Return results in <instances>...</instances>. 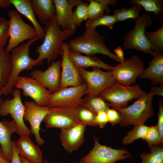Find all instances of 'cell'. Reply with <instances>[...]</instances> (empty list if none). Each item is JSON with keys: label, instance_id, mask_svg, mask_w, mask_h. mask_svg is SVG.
Returning <instances> with one entry per match:
<instances>
[{"label": "cell", "instance_id": "6da1fadb", "mask_svg": "<svg viewBox=\"0 0 163 163\" xmlns=\"http://www.w3.org/2000/svg\"><path fill=\"white\" fill-rule=\"evenodd\" d=\"M43 28L45 34L44 40L36 49L39 56L35 60L38 66L42 64L43 60L46 59L49 66L60 54L64 41L74 35L76 30L68 28L61 30L56 17Z\"/></svg>", "mask_w": 163, "mask_h": 163}, {"label": "cell", "instance_id": "7a4b0ae2", "mask_svg": "<svg viewBox=\"0 0 163 163\" xmlns=\"http://www.w3.org/2000/svg\"><path fill=\"white\" fill-rule=\"evenodd\" d=\"M105 40L104 36L100 34L96 29H86L81 36L71 40L67 44L69 50L78 54L88 56L103 54L121 63L119 58L106 46Z\"/></svg>", "mask_w": 163, "mask_h": 163}, {"label": "cell", "instance_id": "3957f363", "mask_svg": "<svg viewBox=\"0 0 163 163\" xmlns=\"http://www.w3.org/2000/svg\"><path fill=\"white\" fill-rule=\"evenodd\" d=\"M155 95L153 87L148 93L137 99L132 105L123 108H115L121 117L122 126L144 124L154 114L152 99Z\"/></svg>", "mask_w": 163, "mask_h": 163}, {"label": "cell", "instance_id": "277c9868", "mask_svg": "<svg viewBox=\"0 0 163 163\" xmlns=\"http://www.w3.org/2000/svg\"><path fill=\"white\" fill-rule=\"evenodd\" d=\"M39 39L37 36L33 39L19 45L12 49L11 55L12 67L9 80L5 86L0 91L2 94L7 95L12 93L16 81L22 71L32 69L37 66L35 59L29 56V48L31 45Z\"/></svg>", "mask_w": 163, "mask_h": 163}, {"label": "cell", "instance_id": "5b68a950", "mask_svg": "<svg viewBox=\"0 0 163 163\" xmlns=\"http://www.w3.org/2000/svg\"><path fill=\"white\" fill-rule=\"evenodd\" d=\"M134 27L126 32L123 36L124 49L125 50H136L153 56L157 53H154L151 51L145 34L146 28L152 24V19L150 12L143 13L134 20Z\"/></svg>", "mask_w": 163, "mask_h": 163}, {"label": "cell", "instance_id": "8992f818", "mask_svg": "<svg viewBox=\"0 0 163 163\" xmlns=\"http://www.w3.org/2000/svg\"><path fill=\"white\" fill-rule=\"evenodd\" d=\"M145 93L138 84L126 86L116 82L99 95L108 101L109 106L113 108H123L127 107L129 101L138 99Z\"/></svg>", "mask_w": 163, "mask_h": 163}, {"label": "cell", "instance_id": "52a82bcc", "mask_svg": "<svg viewBox=\"0 0 163 163\" xmlns=\"http://www.w3.org/2000/svg\"><path fill=\"white\" fill-rule=\"evenodd\" d=\"M8 15L9 18L8 20L9 39L5 50L9 53L20 43L35 37L37 34L34 27L25 23L16 10H9Z\"/></svg>", "mask_w": 163, "mask_h": 163}, {"label": "cell", "instance_id": "ba28073f", "mask_svg": "<svg viewBox=\"0 0 163 163\" xmlns=\"http://www.w3.org/2000/svg\"><path fill=\"white\" fill-rule=\"evenodd\" d=\"M94 145L89 153L82 157L79 163H115L119 160L131 158L132 156L124 149H115L100 144L94 138Z\"/></svg>", "mask_w": 163, "mask_h": 163}, {"label": "cell", "instance_id": "9c48e42d", "mask_svg": "<svg viewBox=\"0 0 163 163\" xmlns=\"http://www.w3.org/2000/svg\"><path fill=\"white\" fill-rule=\"evenodd\" d=\"M77 68L86 84L85 94L99 95L104 91L116 82L111 71L104 72L97 68H92V71Z\"/></svg>", "mask_w": 163, "mask_h": 163}, {"label": "cell", "instance_id": "30bf717a", "mask_svg": "<svg viewBox=\"0 0 163 163\" xmlns=\"http://www.w3.org/2000/svg\"><path fill=\"white\" fill-rule=\"evenodd\" d=\"M12 93L13 98L5 99L0 104V115L5 117L10 115L16 124L17 134L19 136H30L31 133L30 129L26 126L24 120L25 107L22 101L20 91L16 88Z\"/></svg>", "mask_w": 163, "mask_h": 163}, {"label": "cell", "instance_id": "8fae6325", "mask_svg": "<svg viewBox=\"0 0 163 163\" xmlns=\"http://www.w3.org/2000/svg\"><path fill=\"white\" fill-rule=\"evenodd\" d=\"M145 69L144 63L139 56L133 55L113 66L112 72L116 82L126 86L135 83Z\"/></svg>", "mask_w": 163, "mask_h": 163}, {"label": "cell", "instance_id": "7c38bea8", "mask_svg": "<svg viewBox=\"0 0 163 163\" xmlns=\"http://www.w3.org/2000/svg\"><path fill=\"white\" fill-rule=\"evenodd\" d=\"M86 88V84L84 81L78 86L59 89L51 94L47 106L49 107H65L75 108L82 104Z\"/></svg>", "mask_w": 163, "mask_h": 163}, {"label": "cell", "instance_id": "4fadbf2b", "mask_svg": "<svg viewBox=\"0 0 163 163\" xmlns=\"http://www.w3.org/2000/svg\"><path fill=\"white\" fill-rule=\"evenodd\" d=\"M14 87L16 89H22L23 95L30 97L37 105L47 106L51 93L36 79L31 77L19 76Z\"/></svg>", "mask_w": 163, "mask_h": 163}, {"label": "cell", "instance_id": "5bb4252c", "mask_svg": "<svg viewBox=\"0 0 163 163\" xmlns=\"http://www.w3.org/2000/svg\"><path fill=\"white\" fill-rule=\"evenodd\" d=\"M43 122L47 128L61 129L69 128L79 122L75 108L65 107H49Z\"/></svg>", "mask_w": 163, "mask_h": 163}, {"label": "cell", "instance_id": "9a60e30c", "mask_svg": "<svg viewBox=\"0 0 163 163\" xmlns=\"http://www.w3.org/2000/svg\"><path fill=\"white\" fill-rule=\"evenodd\" d=\"M24 104L25 107L24 120L30 124L31 133L34 135L37 144L40 146L43 145L45 141L40 135V125L48 113L49 107L47 106H39L33 101H26Z\"/></svg>", "mask_w": 163, "mask_h": 163}, {"label": "cell", "instance_id": "2e32d148", "mask_svg": "<svg viewBox=\"0 0 163 163\" xmlns=\"http://www.w3.org/2000/svg\"><path fill=\"white\" fill-rule=\"evenodd\" d=\"M69 50L67 43L64 42L60 53L62 60L59 89L78 86L84 82L77 68L69 57Z\"/></svg>", "mask_w": 163, "mask_h": 163}, {"label": "cell", "instance_id": "e0dca14e", "mask_svg": "<svg viewBox=\"0 0 163 163\" xmlns=\"http://www.w3.org/2000/svg\"><path fill=\"white\" fill-rule=\"evenodd\" d=\"M61 69V61H53L45 71L35 69L31 72L30 75L52 93L60 89Z\"/></svg>", "mask_w": 163, "mask_h": 163}, {"label": "cell", "instance_id": "ac0fdd59", "mask_svg": "<svg viewBox=\"0 0 163 163\" xmlns=\"http://www.w3.org/2000/svg\"><path fill=\"white\" fill-rule=\"evenodd\" d=\"M86 126L79 122L72 127L61 130L60 141L65 150L69 153L77 151L85 140Z\"/></svg>", "mask_w": 163, "mask_h": 163}, {"label": "cell", "instance_id": "d6986e66", "mask_svg": "<svg viewBox=\"0 0 163 163\" xmlns=\"http://www.w3.org/2000/svg\"><path fill=\"white\" fill-rule=\"evenodd\" d=\"M16 146L20 156L34 163H44L40 149L32 141L29 136L20 135Z\"/></svg>", "mask_w": 163, "mask_h": 163}, {"label": "cell", "instance_id": "ffe728a7", "mask_svg": "<svg viewBox=\"0 0 163 163\" xmlns=\"http://www.w3.org/2000/svg\"><path fill=\"white\" fill-rule=\"evenodd\" d=\"M153 56L149 66L139 77L149 79L153 85L163 84V53H157Z\"/></svg>", "mask_w": 163, "mask_h": 163}, {"label": "cell", "instance_id": "44dd1931", "mask_svg": "<svg viewBox=\"0 0 163 163\" xmlns=\"http://www.w3.org/2000/svg\"><path fill=\"white\" fill-rule=\"evenodd\" d=\"M17 133V125L14 120L4 119L0 121V147L11 163L12 158L11 136L13 133Z\"/></svg>", "mask_w": 163, "mask_h": 163}, {"label": "cell", "instance_id": "7402d4cb", "mask_svg": "<svg viewBox=\"0 0 163 163\" xmlns=\"http://www.w3.org/2000/svg\"><path fill=\"white\" fill-rule=\"evenodd\" d=\"M69 57L77 68L85 69L89 67L97 68L112 71L113 66L104 62L94 56H84L69 50Z\"/></svg>", "mask_w": 163, "mask_h": 163}, {"label": "cell", "instance_id": "603a6c76", "mask_svg": "<svg viewBox=\"0 0 163 163\" xmlns=\"http://www.w3.org/2000/svg\"><path fill=\"white\" fill-rule=\"evenodd\" d=\"M53 2L56 21L61 30L68 28L76 30L77 27L74 25L72 20L73 8L67 0H54Z\"/></svg>", "mask_w": 163, "mask_h": 163}, {"label": "cell", "instance_id": "cb8c5ba5", "mask_svg": "<svg viewBox=\"0 0 163 163\" xmlns=\"http://www.w3.org/2000/svg\"><path fill=\"white\" fill-rule=\"evenodd\" d=\"M16 11L25 16L32 23L35 30L39 40L43 39L45 33L36 18L32 8L30 0H9Z\"/></svg>", "mask_w": 163, "mask_h": 163}, {"label": "cell", "instance_id": "d4e9b609", "mask_svg": "<svg viewBox=\"0 0 163 163\" xmlns=\"http://www.w3.org/2000/svg\"><path fill=\"white\" fill-rule=\"evenodd\" d=\"M34 13L39 22L45 25L56 17L53 0H30Z\"/></svg>", "mask_w": 163, "mask_h": 163}, {"label": "cell", "instance_id": "484cf974", "mask_svg": "<svg viewBox=\"0 0 163 163\" xmlns=\"http://www.w3.org/2000/svg\"><path fill=\"white\" fill-rule=\"evenodd\" d=\"M12 67L11 55L4 48L0 49V90L8 83L11 75Z\"/></svg>", "mask_w": 163, "mask_h": 163}, {"label": "cell", "instance_id": "4316f807", "mask_svg": "<svg viewBox=\"0 0 163 163\" xmlns=\"http://www.w3.org/2000/svg\"><path fill=\"white\" fill-rule=\"evenodd\" d=\"M127 3L130 5L139 4L147 12H152L154 19L159 18L160 23L163 25V0H129Z\"/></svg>", "mask_w": 163, "mask_h": 163}, {"label": "cell", "instance_id": "83f0119b", "mask_svg": "<svg viewBox=\"0 0 163 163\" xmlns=\"http://www.w3.org/2000/svg\"><path fill=\"white\" fill-rule=\"evenodd\" d=\"M82 105L88 109L96 115L98 112L106 111L109 108V103L100 95L92 96L87 95L83 97Z\"/></svg>", "mask_w": 163, "mask_h": 163}, {"label": "cell", "instance_id": "f1b7e54d", "mask_svg": "<svg viewBox=\"0 0 163 163\" xmlns=\"http://www.w3.org/2000/svg\"><path fill=\"white\" fill-rule=\"evenodd\" d=\"M145 34L151 51L155 53H163V25L154 31H145Z\"/></svg>", "mask_w": 163, "mask_h": 163}, {"label": "cell", "instance_id": "f546056e", "mask_svg": "<svg viewBox=\"0 0 163 163\" xmlns=\"http://www.w3.org/2000/svg\"><path fill=\"white\" fill-rule=\"evenodd\" d=\"M143 9L139 4H133L128 8L123 7L120 9H115L113 11V15L117 22H121L129 19L134 20L139 17L140 12Z\"/></svg>", "mask_w": 163, "mask_h": 163}, {"label": "cell", "instance_id": "4dcf8cb0", "mask_svg": "<svg viewBox=\"0 0 163 163\" xmlns=\"http://www.w3.org/2000/svg\"><path fill=\"white\" fill-rule=\"evenodd\" d=\"M149 153L144 152L140 155L142 159L139 163H163V148L158 145L149 147Z\"/></svg>", "mask_w": 163, "mask_h": 163}, {"label": "cell", "instance_id": "1f68e13d", "mask_svg": "<svg viewBox=\"0 0 163 163\" xmlns=\"http://www.w3.org/2000/svg\"><path fill=\"white\" fill-rule=\"evenodd\" d=\"M79 122L86 126H97L95 121L96 115L86 107L81 104L75 108Z\"/></svg>", "mask_w": 163, "mask_h": 163}, {"label": "cell", "instance_id": "d6a6232c", "mask_svg": "<svg viewBox=\"0 0 163 163\" xmlns=\"http://www.w3.org/2000/svg\"><path fill=\"white\" fill-rule=\"evenodd\" d=\"M148 126L144 124L136 125L127 133L122 140V142L124 145L131 143L139 139H144Z\"/></svg>", "mask_w": 163, "mask_h": 163}, {"label": "cell", "instance_id": "836d02e7", "mask_svg": "<svg viewBox=\"0 0 163 163\" xmlns=\"http://www.w3.org/2000/svg\"><path fill=\"white\" fill-rule=\"evenodd\" d=\"M117 22L116 18L113 14H105L93 20H88L86 21V26L87 29H94L99 26H106L112 30L114 24Z\"/></svg>", "mask_w": 163, "mask_h": 163}, {"label": "cell", "instance_id": "e575fe53", "mask_svg": "<svg viewBox=\"0 0 163 163\" xmlns=\"http://www.w3.org/2000/svg\"><path fill=\"white\" fill-rule=\"evenodd\" d=\"M88 4V3L83 2L77 7L73 11L72 20L74 25L76 27L80 26L83 21H87L89 19Z\"/></svg>", "mask_w": 163, "mask_h": 163}, {"label": "cell", "instance_id": "d590c367", "mask_svg": "<svg viewBox=\"0 0 163 163\" xmlns=\"http://www.w3.org/2000/svg\"><path fill=\"white\" fill-rule=\"evenodd\" d=\"M89 2L88 6V13L89 20H94L104 15L105 11L104 6L97 0H88Z\"/></svg>", "mask_w": 163, "mask_h": 163}, {"label": "cell", "instance_id": "8d00e7d4", "mask_svg": "<svg viewBox=\"0 0 163 163\" xmlns=\"http://www.w3.org/2000/svg\"><path fill=\"white\" fill-rule=\"evenodd\" d=\"M144 140L148 143L149 147L158 145L163 143L156 126L148 127Z\"/></svg>", "mask_w": 163, "mask_h": 163}, {"label": "cell", "instance_id": "74e56055", "mask_svg": "<svg viewBox=\"0 0 163 163\" xmlns=\"http://www.w3.org/2000/svg\"><path fill=\"white\" fill-rule=\"evenodd\" d=\"M9 22L4 17H0V49L4 48L8 42Z\"/></svg>", "mask_w": 163, "mask_h": 163}, {"label": "cell", "instance_id": "f35d334b", "mask_svg": "<svg viewBox=\"0 0 163 163\" xmlns=\"http://www.w3.org/2000/svg\"><path fill=\"white\" fill-rule=\"evenodd\" d=\"M108 121L112 125L120 123L121 121V117L118 111L114 109L108 108L106 111Z\"/></svg>", "mask_w": 163, "mask_h": 163}, {"label": "cell", "instance_id": "ab89813d", "mask_svg": "<svg viewBox=\"0 0 163 163\" xmlns=\"http://www.w3.org/2000/svg\"><path fill=\"white\" fill-rule=\"evenodd\" d=\"M161 99L158 103L159 110L158 113V121L156 126L159 132L161 140L163 142V103Z\"/></svg>", "mask_w": 163, "mask_h": 163}, {"label": "cell", "instance_id": "60d3db41", "mask_svg": "<svg viewBox=\"0 0 163 163\" xmlns=\"http://www.w3.org/2000/svg\"><path fill=\"white\" fill-rule=\"evenodd\" d=\"M95 121L97 126L101 128H103L108 122L106 111L98 112L96 115Z\"/></svg>", "mask_w": 163, "mask_h": 163}, {"label": "cell", "instance_id": "b9f144b4", "mask_svg": "<svg viewBox=\"0 0 163 163\" xmlns=\"http://www.w3.org/2000/svg\"><path fill=\"white\" fill-rule=\"evenodd\" d=\"M11 148L12 158L11 163H21L20 155L16 148L15 141H12Z\"/></svg>", "mask_w": 163, "mask_h": 163}, {"label": "cell", "instance_id": "7bdbcfd3", "mask_svg": "<svg viewBox=\"0 0 163 163\" xmlns=\"http://www.w3.org/2000/svg\"><path fill=\"white\" fill-rule=\"evenodd\" d=\"M99 2L102 4L104 6L105 9L106 14L108 15L110 12V10L108 6L109 5L112 6H116L117 5V1L115 0H97Z\"/></svg>", "mask_w": 163, "mask_h": 163}, {"label": "cell", "instance_id": "ee69618b", "mask_svg": "<svg viewBox=\"0 0 163 163\" xmlns=\"http://www.w3.org/2000/svg\"><path fill=\"white\" fill-rule=\"evenodd\" d=\"M115 54L120 59L121 62H123L125 60L124 58V53L122 47L118 46L114 50Z\"/></svg>", "mask_w": 163, "mask_h": 163}, {"label": "cell", "instance_id": "f6af8a7d", "mask_svg": "<svg viewBox=\"0 0 163 163\" xmlns=\"http://www.w3.org/2000/svg\"><path fill=\"white\" fill-rule=\"evenodd\" d=\"M155 95L163 97V84L160 85L159 87H153Z\"/></svg>", "mask_w": 163, "mask_h": 163}, {"label": "cell", "instance_id": "bcb514c9", "mask_svg": "<svg viewBox=\"0 0 163 163\" xmlns=\"http://www.w3.org/2000/svg\"><path fill=\"white\" fill-rule=\"evenodd\" d=\"M0 163H11L6 157L2 148L0 146Z\"/></svg>", "mask_w": 163, "mask_h": 163}, {"label": "cell", "instance_id": "7dc6e473", "mask_svg": "<svg viewBox=\"0 0 163 163\" xmlns=\"http://www.w3.org/2000/svg\"><path fill=\"white\" fill-rule=\"evenodd\" d=\"M11 5L9 0H0V8H7Z\"/></svg>", "mask_w": 163, "mask_h": 163}, {"label": "cell", "instance_id": "c3c4849f", "mask_svg": "<svg viewBox=\"0 0 163 163\" xmlns=\"http://www.w3.org/2000/svg\"><path fill=\"white\" fill-rule=\"evenodd\" d=\"M69 4L73 8L74 7H77L83 2V0H67Z\"/></svg>", "mask_w": 163, "mask_h": 163}, {"label": "cell", "instance_id": "681fc988", "mask_svg": "<svg viewBox=\"0 0 163 163\" xmlns=\"http://www.w3.org/2000/svg\"><path fill=\"white\" fill-rule=\"evenodd\" d=\"M21 163H34L23 157L20 156Z\"/></svg>", "mask_w": 163, "mask_h": 163}, {"label": "cell", "instance_id": "f907efd6", "mask_svg": "<svg viewBox=\"0 0 163 163\" xmlns=\"http://www.w3.org/2000/svg\"><path fill=\"white\" fill-rule=\"evenodd\" d=\"M2 94L1 91L0 90V104L3 101L2 100V99L1 98V96Z\"/></svg>", "mask_w": 163, "mask_h": 163}, {"label": "cell", "instance_id": "816d5d0a", "mask_svg": "<svg viewBox=\"0 0 163 163\" xmlns=\"http://www.w3.org/2000/svg\"><path fill=\"white\" fill-rule=\"evenodd\" d=\"M44 163H51L49 162L47 160L45 159L44 160Z\"/></svg>", "mask_w": 163, "mask_h": 163}]
</instances>
